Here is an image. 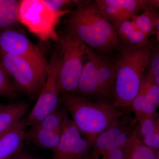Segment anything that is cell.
Segmentation results:
<instances>
[{"label":"cell","instance_id":"obj_26","mask_svg":"<svg viewBox=\"0 0 159 159\" xmlns=\"http://www.w3.org/2000/svg\"><path fill=\"white\" fill-rule=\"evenodd\" d=\"M146 146L156 150L159 149V133L153 132L142 139Z\"/></svg>","mask_w":159,"mask_h":159},{"label":"cell","instance_id":"obj_8","mask_svg":"<svg viewBox=\"0 0 159 159\" xmlns=\"http://www.w3.org/2000/svg\"><path fill=\"white\" fill-rule=\"evenodd\" d=\"M59 65V53L56 50L49 62L47 79L36 103L28 116L24 119L26 127H31L41 121L53 112L60 104L61 91L58 83Z\"/></svg>","mask_w":159,"mask_h":159},{"label":"cell","instance_id":"obj_28","mask_svg":"<svg viewBox=\"0 0 159 159\" xmlns=\"http://www.w3.org/2000/svg\"><path fill=\"white\" fill-rule=\"evenodd\" d=\"M13 159H36L30 154L26 152H21Z\"/></svg>","mask_w":159,"mask_h":159},{"label":"cell","instance_id":"obj_29","mask_svg":"<svg viewBox=\"0 0 159 159\" xmlns=\"http://www.w3.org/2000/svg\"><path fill=\"white\" fill-rule=\"evenodd\" d=\"M148 6L155 9H159V0H148Z\"/></svg>","mask_w":159,"mask_h":159},{"label":"cell","instance_id":"obj_31","mask_svg":"<svg viewBox=\"0 0 159 159\" xmlns=\"http://www.w3.org/2000/svg\"><path fill=\"white\" fill-rule=\"evenodd\" d=\"M157 159H159V150L157 153Z\"/></svg>","mask_w":159,"mask_h":159},{"label":"cell","instance_id":"obj_23","mask_svg":"<svg viewBox=\"0 0 159 159\" xmlns=\"http://www.w3.org/2000/svg\"><path fill=\"white\" fill-rule=\"evenodd\" d=\"M18 91L0 59V97L15 99Z\"/></svg>","mask_w":159,"mask_h":159},{"label":"cell","instance_id":"obj_30","mask_svg":"<svg viewBox=\"0 0 159 159\" xmlns=\"http://www.w3.org/2000/svg\"><path fill=\"white\" fill-rule=\"evenodd\" d=\"M156 35L159 34V14L158 16V18L157 24L156 31Z\"/></svg>","mask_w":159,"mask_h":159},{"label":"cell","instance_id":"obj_7","mask_svg":"<svg viewBox=\"0 0 159 159\" xmlns=\"http://www.w3.org/2000/svg\"><path fill=\"white\" fill-rule=\"evenodd\" d=\"M0 59L17 91L31 99L38 97L48 76V71L23 57L0 52Z\"/></svg>","mask_w":159,"mask_h":159},{"label":"cell","instance_id":"obj_19","mask_svg":"<svg viewBox=\"0 0 159 159\" xmlns=\"http://www.w3.org/2000/svg\"><path fill=\"white\" fill-rule=\"evenodd\" d=\"M157 108L144 94L139 92L136 97L134 99L131 111L134 113L137 121L141 123L145 119L158 116Z\"/></svg>","mask_w":159,"mask_h":159},{"label":"cell","instance_id":"obj_24","mask_svg":"<svg viewBox=\"0 0 159 159\" xmlns=\"http://www.w3.org/2000/svg\"><path fill=\"white\" fill-rule=\"evenodd\" d=\"M147 70L159 86V44L151 48Z\"/></svg>","mask_w":159,"mask_h":159},{"label":"cell","instance_id":"obj_18","mask_svg":"<svg viewBox=\"0 0 159 159\" xmlns=\"http://www.w3.org/2000/svg\"><path fill=\"white\" fill-rule=\"evenodd\" d=\"M20 1L0 0V31L12 28L19 22Z\"/></svg>","mask_w":159,"mask_h":159},{"label":"cell","instance_id":"obj_11","mask_svg":"<svg viewBox=\"0 0 159 159\" xmlns=\"http://www.w3.org/2000/svg\"><path fill=\"white\" fill-rule=\"evenodd\" d=\"M120 120L97 137L89 152L86 159H100L110 152L126 145L134 129Z\"/></svg>","mask_w":159,"mask_h":159},{"label":"cell","instance_id":"obj_1","mask_svg":"<svg viewBox=\"0 0 159 159\" xmlns=\"http://www.w3.org/2000/svg\"><path fill=\"white\" fill-rule=\"evenodd\" d=\"M70 13L67 29L87 46L105 54L118 51L122 44L116 31L106 18L96 1H77Z\"/></svg>","mask_w":159,"mask_h":159},{"label":"cell","instance_id":"obj_14","mask_svg":"<svg viewBox=\"0 0 159 159\" xmlns=\"http://www.w3.org/2000/svg\"><path fill=\"white\" fill-rule=\"evenodd\" d=\"M123 45L142 47L150 43L149 37L136 28L131 20H125L114 27Z\"/></svg>","mask_w":159,"mask_h":159},{"label":"cell","instance_id":"obj_16","mask_svg":"<svg viewBox=\"0 0 159 159\" xmlns=\"http://www.w3.org/2000/svg\"><path fill=\"white\" fill-rule=\"evenodd\" d=\"M158 151L146 146L134 129L124 148L125 159H157Z\"/></svg>","mask_w":159,"mask_h":159},{"label":"cell","instance_id":"obj_3","mask_svg":"<svg viewBox=\"0 0 159 159\" xmlns=\"http://www.w3.org/2000/svg\"><path fill=\"white\" fill-rule=\"evenodd\" d=\"M150 43L142 47L122 45L115 61L114 105L125 113L131 111L148 66Z\"/></svg>","mask_w":159,"mask_h":159},{"label":"cell","instance_id":"obj_10","mask_svg":"<svg viewBox=\"0 0 159 159\" xmlns=\"http://www.w3.org/2000/svg\"><path fill=\"white\" fill-rule=\"evenodd\" d=\"M92 147L68 116L64 122L60 141L51 159H86Z\"/></svg>","mask_w":159,"mask_h":159},{"label":"cell","instance_id":"obj_2","mask_svg":"<svg viewBox=\"0 0 159 159\" xmlns=\"http://www.w3.org/2000/svg\"><path fill=\"white\" fill-rule=\"evenodd\" d=\"M60 101L92 146L98 136L118 123L126 113L113 102L94 101L74 94L61 93Z\"/></svg>","mask_w":159,"mask_h":159},{"label":"cell","instance_id":"obj_5","mask_svg":"<svg viewBox=\"0 0 159 159\" xmlns=\"http://www.w3.org/2000/svg\"><path fill=\"white\" fill-rule=\"evenodd\" d=\"M60 65L58 83L61 93L74 94L86 57L88 46L67 30L59 38Z\"/></svg>","mask_w":159,"mask_h":159},{"label":"cell","instance_id":"obj_13","mask_svg":"<svg viewBox=\"0 0 159 159\" xmlns=\"http://www.w3.org/2000/svg\"><path fill=\"white\" fill-rule=\"evenodd\" d=\"M63 127L55 128L39 122L26 130L25 140L38 148L54 151L59 144Z\"/></svg>","mask_w":159,"mask_h":159},{"label":"cell","instance_id":"obj_27","mask_svg":"<svg viewBox=\"0 0 159 159\" xmlns=\"http://www.w3.org/2000/svg\"><path fill=\"white\" fill-rule=\"evenodd\" d=\"M125 146L114 149L100 159H125L124 148Z\"/></svg>","mask_w":159,"mask_h":159},{"label":"cell","instance_id":"obj_17","mask_svg":"<svg viewBox=\"0 0 159 159\" xmlns=\"http://www.w3.org/2000/svg\"><path fill=\"white\" fill-rule=\"evenodd\" d=\"M159 14L158 9L148 6L143 13L135 16L131 20L137 29L150 37L156 34Z\"/></svg>","mask_w":159,"mask_h":159},{"label":"cell","instance_id":"obj_15","mask_svg":"<svg viewBox=\"0 0 159 159\" xmlns=\"http://www.w3.org/2000/svg\"><path fill=\"white\" fill-rule=\"evenodd\" d=\"M28 110V104L22 101L0 104V135L22 120Z\"/></svg>","mask_w":159,"mask_h":159},{"label":"cell","instance_id":"obj_25","mask_svg":"<svg viewBox=\"0 0 159 159\" xmlns=\"http://www.w3.org/2000/svg\"><path fill=\"white\" fill-rule=\"evenodd\" d=\"M46 5L51 10L59 11L65 10L66 6L74 3V1L70 0H44Z\"/></svg>","mask_w":159,"mask_h":159},{"label":"cell","instance_id":"obj_21","mask_svg":"<svg viewBox=\"0 0 159 159\" xmlns=\"http://www.w3.org/2000/svg\"><path fill=\"white\" fill-rule=\"evenodd\" d=\"M96 1L102 14L113 28L123 21L131 20L130 17L122 9L107 4L104 0Z\"/></svg>","mask_w":159,"mask_h":159},{"label":"cell","instance_id":"obj_4","mask_svg":"<svg viewBox=\"0 0 159 159\" xmlns=\"http://www.w3.org/2000/svg\"><path fill=\"white\" fill-rule=\"evenodd\" d=\"M84 64L77 91L74 95L97 101L114 103L116 69L115 61H111L86 49Z\"/></svg>","mask_w":159,"mask_h":159},{"label":"cell","instance_id":"obj_32","mask_svg":"<svg viewBox=\"0 0 159 159\" xmlns=\"http://www.w3.org/2000/svg\"><path fill=\"white\" fill-rule=\"evenodd\" d=\"M157 39L158 42V43L159 44V34L158 35H157Z\"/></svg>","mask_w":159,"mask_h":159},{"label":"cell","instance_id":"obj_6","mask_svg":"<svg viewBox=\"0 0 159 159\" xmlns=\"http://www.w3.org/2000/svg\"><path fill=\"white\" fill-rule=\"evenodd\" d=\"M71 12L69 9L54 11L44 0L20 1L19 21L42 42L57 41L56 28L60 20Z\"/></svg>","mask_w":159,"mask_h":159},{"label":"cell","instance_id":"obj_20","mask_svg":"<svg viewBox=\"0 0 159 159\" xmlns=\"http://www.w3.org/2000/svg\"><path fill=\"white\" fill-rule=\"evenodd\" d=\"M107 4L122 9L132 18L148 7V0H104Z\"/></svg>","mask_w":159,"mask_h":159},{"label":"cell","instance_id":"obj_12","mask_svg":"<svg viewBox=\"0 0 159 159\" xmlns=\"http://www.w3.org/2000/svg\"><path fill=\"white\" fill-rule=\"evenodd\" d=\"M26 127L22 119L0 135V159H13L21 152Z\"/></svg>","mask_w":159,"mask_h":159},{"label":"cell","instance_id":"obj_9","mask_svg":"<svg viewBox=\"0 0 159 159\" xmlns=\"http://www.w3.org/2000/svg\"><path fill=\"white\" fill-rule=\"evenodd\" d=\"M0 52L23 57L48 71L49 62L42 52L27 36L11 28L0 31Z\"/></svg>","mask_w":159,"mask_h":159},{"label":"cell","instance_id":"obj_22","mask_svg":"<svg viewBox=\"0 0 159 159\" xmlns=\"http://www.w3.org/2000/svg\"><path fill=\"white\" fill-rule=\"evenodd\" d=\"M139 92L146 96L157 107L159 106V86L147 70L142 77Z\"/></svg>","mask_w":159,"mask_h":159}]
</instances>
